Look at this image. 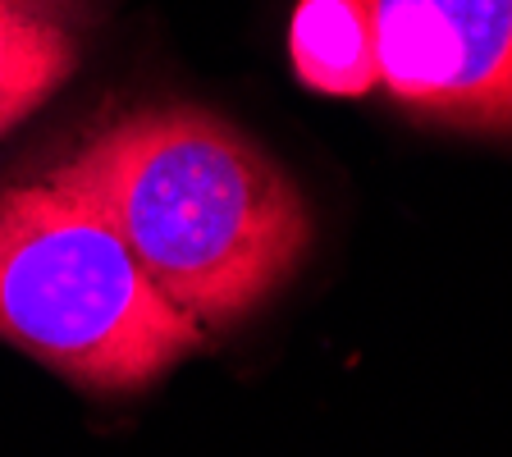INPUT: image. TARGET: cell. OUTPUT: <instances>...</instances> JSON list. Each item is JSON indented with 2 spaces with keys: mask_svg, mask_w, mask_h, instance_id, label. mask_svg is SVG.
Segmentation results:
<instances>
[{
  "mask_svg": "<svg viewBox=\"0 0 512 457\" xmlns=\"http://www.w3.org/2000/svg\"><path fill=\"white\" fill-rule=\"evenodd\" d=\"M288 51L302 83L325 96H366L380 87L362 0H302L288 32Z\"/></svg>",
  "mask_w": 512,
  "mask_h": 457,
  "instance_id": "obj_4",
  "label": "cell"
},
{
  "mask_svg": "<svg viewBox=\"0 0 512 457\" xmlns=\"http://www.w3.org/2000/svg\"><path fill=\"white\" fill-rule=\"evenodd\" d=\"M101 0H0V23L28 19V23H55V28H78L96 14Z\"/></svg>",
  "mask_w": 512,
  "mask_h": 457,
  "instance_id": "obj_6",
  "label": "cell"
},
{
  "mask_svg": "<svg viewBox=\"0 0 512 457\" xmlns=\"http://www.w3.org/2000/svg\"><path fill=\"white\" fill-rule=\"evenodd\" d=\"M51 179L87 197L202 330L238 325L311 247V211L293 179L247 133L197 106L115 119Z\"/></svg>",
  "mask_w": 512,
  "mask_h": 457,
  "instance_id": "obj_1",
  "label": "cell"
},
{
  "mask_svg": "<svg viewBox=\"0 0 512 457\" xmlns=\"http://www.w3.org/2000/svg\"><path fill=\"white\" fill-rule=\"evenodd\" d=\"M87 197L46 179L0 188V339L96 394H133L202 348Z\"/></svg>",
  "mask_w": 512,
  "mask_h": 457,
  "instance_id": "obj_2",
  "label": "cell"
},
{
  "mask_svg": "<svg viewBox=\"0 0 512 457\" xmlns=\"http://www.w3.org/2000/svg\"><path fill=\"white\" fill-rule=\"evenodd\" d=\"M78 51L83 46H78L74 28L28 19L0 23V138H5V128L32 115L64 78L74 74Z\"/></svg>",
  "mask_w": 512,
  "mask_h": 457,
  "instance_id": "obj_5",
  "label": "cell"
},
{
  "mask_svg": "<svg viewBox=\"0 0 512 457\" xmlns=\"http://www.w3.org/2000/svg\"><path fill=\"white\" fill-rule=\"evenodd\" d=\"M375 74L407 115L512 138V0H362Z\"/></svg>",
  "mask_w": 512,
  "mask_h": 457,
  "instance_id": "obj_3",
  "label": "cell"
}]
</instances>
